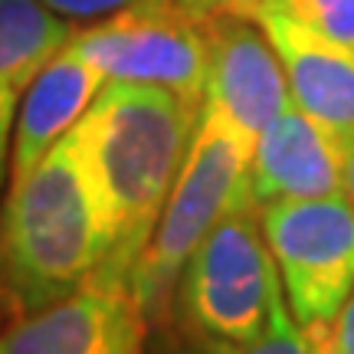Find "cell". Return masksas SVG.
I'll list each match as a JSON object with an SVG mask.
<instances>
[{
  "mask_svg": "<svg viewBox=\"0 0 354 354\" xmlns=\"http://www.w3.org/2000/svg\"><path fill=\"white\" fill-rule=\"evenodd\" d=\"M201 109L161 86L105 82L76 122L109 243V253L95 269L99 279H131L184 165Z\"/></svg>",
  "mask_w": 354,
  "mask_h": 354,
  "instance_id": "1",
  "label": "cell"
},
{
  "mask_svg": "<svg viewBox=\"0 0 354 354\" xmlns=\"http://www.w3.org/2000/svg\"><path fill=\"white\" fill-rule=\"evenodd\" d=\"M109 253L99 190L76 128L10 180L0 207V318L30 315L82 289Z\"/></svg>",
  "mask_w": 354,
  "mask_h": 354,
  "instance_id": "2",
  "label": "cell"
},
{
  "mask_svg": "<svg viewBox=\"0 0 354 354\" xmlns=\"http://www.w3.org/2000/svg\"><path fill=\"white\" fill-rule=\"evenodd\" d=\"M250 161L253 141L203 102L165 210L128 279V289L148 328L167 322L180 272L194 250L207 240V233L236 210H256L250 197Z\"/></svg>",
  "mask_w": 354,
  "mask_h": 354,
  "instance_id": "3",
  "label": "cell"
},
{
  "mask_svg": "<svg viewBox=\"0 0 354 354\" xmlns=\"http://www.w3.org/2000/svg\"><path fill=\"white\" fill-rule=\"evenodd\" d=\"M171 312L184 338L246 344L286 312L282 276L253 207L223 216L187 259Z\"/></svg>",
  "mask_w": 354,
  "mask_h": 354,
  "instance_id": "4",
  "label": "cell"
},
{
  "mask_svg": "<svg viewBox=\"0 0 354 354\" xmlns=\"http://www.w3.org/2000/svg\"><path fill=\"white\" fill-rule=\"evenodd\" d=\"M259 223L295 325H325L354 289V203L344 194L276 201Z\"/></svg>",
  "mask_w": 354,
  "mask_h": 354,
  "instance_id": "5",
  "label": "cell"
},
{
  "mask_svg": "<svg viewBox=\"0 0 354 354\" xmlns=\"http://www.w3.org/2000/svg\"><path fill=\"white\" fill-rule=\"evenodd\" d=\"M69 46L95 66L105 82H138L171 88L203 105L207 95V20L180 7L128 10L76 30Z\"/></svg>",
  "mask_w": 354,
  "mask_h": 354,
  "instance_id": "6",
  "label": "cell"
},
{
  "mask_svg": "<svg viewBox=\"0 0 354 354\" xmlns=\"http://www.w3.org/2000/svg\"><path fill=\"white\" fill-rule=\"evenodd\" d=\"M148 325L128 282L92 276L59 302L0 325V354H145Z\"/></svg>",
  "mask_w": 354,
  "mask_h": 354,
  "instance_id": "7",
  "label": "cell"
},
{
  "mask_svg": "<svg viewBox=\"0 0 354 354\" xmlns=\"http://www.w3.org/2000/svg\"><path fill=\"white\" fill-rule=\"evenodd\" d=\"M207 43L210 66L203 102L256 145L263 128L292 99L276 46L259 20L240 13H214L207 20Z\"/></svg>",
  "mask_w": 354,
  "mask_h": 354,
  "instance_id": "8",
  "label": "cell"
},
{
  "mask_svg": "<svg viewBox=\"0 0 354 354\" xmlns=\"http://www.w3.org/2000/svg\"><path fill=\"white\" fill-rule=\"evenodd\" d=\"M328 194H344V145L289 99L253 145L250 197L266 207Z\"/></svg>",
  "mask_w": 354,
  "mask_h": 354,
  "instance_id": "9",
  "label": "cell"
},
{
  "mask_svg": "<svg viewBox=\"0 0 354 354\" xmlns=\"http://www.w3.org/2000/svg\"><path fill=\"white\" fill-rule=\"evenodd\" d=\"M259 24L282 59L292 102L328 128L344 148L354 145V50L272 10L259 13Z\"/></svg>",
  "mask_w": 354,
  "mask_h": 354,
  "instance_id": "10",
  "label": "cell"
},
{
  "mask_svg": "<svg viewBox=\"0 0 354 354\" xmlns=\"http://www.w3.org/2000/svg\"><path fill=\"white\" fill-rule=\"evenodd\" d=\"M102 86H105V76L95 66H88L69 43L39 69L17 115L10 180L33 171L43 161V154L76 128V122L88 112Z\"/></svg>",
  "mask_w": 354,
  "mask_h": 354,
  "instance_id": "11",
  "label": "cell"
},
{
  "mask_svg": "<svg viewBox=\"0 0 354 354\" xmlns=\"http://www.w3.org/2000/svg\"><path fill=\"white\" fill-rule=\"evenodd\" d=\"M76 37L73 20L39 0H0V187L7 177L17 115L37 73Z\"/></svg>",
  "mask_w": 354,
  "mask_h": 354,
  "instance_id": "12",
  "label": "cell"
},
{
  "mask_svg": "<svg viewBox=\"0 0 354 354\" xmlns=\"http://www.w3.org/2000/svg\"><path fill=\"white\" fill-rule=\"evenodd\" d=\"M266 10L282 13L318 37L354 50V0H269Z\"/></svg>",
  "mask_w": 354,
  "mask_h": 354,
  "instance_id": "13",
  "label": "cell"
},
{
  "mask_svg": "<svg viewBox=\"0 0 354 354\" xmlns=\"http://www.w3.org/2000/svg\"><path fill=\"white\" fill-rule=\"evenodd\" d=\"M158 354H308V344H305L302 328L295 325L292 312L286 308L282 315L276 318V325L266 331L263 338L246 344H216V342H194V338H184L177 344H167Z\"/></svg>",
  "mask_w": 354,
  "mask_h": 354,
  "instance_id": "14",
  "label": "cell"
},
{
  "mask_svg": "<svg viewBox=\"0 0 354 354\" xmlns=\"http://www.w3.org/2000/svg\"><path fill=\"white\" fill-rule=\"evenodd\" d=\"M39 3H46L53 13H59L66 20H109V17H118V13L154 10V7H180V10L197 17L190 0H39Z\"/></svg>",
  "mask_w": 354,
  "mask_h": 354,
  "instance_id": "15",
  "label": "cell"
},
{
  "mask_svg": "<svg viewBox=\"0 0 354 354\" xmlns=\"http://www.w3.org/2000/svg\"><path fill=\"white\" fill-rule=\"evenodd\" d=\"M302 335L308 354H354V289L325 325H315Z\"/></svg>",
  "mask_w": 354,
  "mask_h": 354,
  "instance_id": "16",
  "label": "cell"
},
{
  "mask_svg": "<svg viewBox=\"0 0 354 354\" xmlns=\"http://www.w3.org/2000/svg\"><path fill=\"white\" fill-rule=\"evenodd\" d=\"M190 7L203 20H210L214 13H240V17L259 20V13L269 7V0H190Z\"/></svg>",
  "mask_w": 354,
  "mask_h": 354,
  "instance_id": "17",
  "label": "cell"
},
{
  "mask_svg": "<svg viewBox=\"0 0 354 354\" xmlns=\"http://www.w3.org/2000/svg\"><path fill=\"white\" fill-rule=\"evenodd\" d=\"M344 197L354 203V145L344 148Z\"/></svg>",
  "mask_w": 354,
  "mask_h": 354,
  "instance_id": "18",
  "label": "cell"
}]
</instances>
